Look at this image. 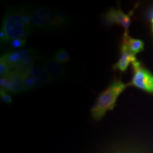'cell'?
Instances as JSON below:
<instances>
[{"label":"cell","instance_id":"cell-3","mask_svg":"<svg viewBox=\"0 0 153 153\" xmlns=\"http://www.w3.org/2000/svg\"><path fill=\"white\" fill-rule=\"evenodd\" d=\"M30 18L33 27L41 30L54 29L65 24V15L53 9L40 7L29 9Z\"/></svg>","mask_w":153,"mask_h":153},{"label":"cell","instance_id":"cell-17","mask_svg":"<svg viewBox=\"0 0 153 153\" xmlns=\"http://www.w3.org/2000/svg\"><path fill=\"white\" fill-rule=\"evenodd\" d=\"M151 22H152V30H153V17L152 18V20H151Z\"/></svg>","mask_w":153,"mask_h":153},{"label":"cell","instance_id":"cell-6","mask_svg":"<svg viewBox=\"0 0 153 153\" xmlns=\"http://www.w3.org/2000/svg\"><path fill=\"white\" fill-rule=\"evenodd\" d=\"M132 12L126 14L121 9L111 8L105 14V22L108 24H117L128 31L131 22Z\"/></svg>","mask_w":153,"mask_h":153},{"label":"cell","instance_id":"cell-11","mask_svg":"<svg viewBox=\"0 0 153 153\" xmlns=\"http://www.w3.org/2000/svg\"><path fill=\"white\" fill-rule=\"evenodd\" d=\"M27 72L36 80L40 87L53 82L42 65L34 64L28 69Z\"/></svg>","mask_w":153,"mask_h":153},{"label":"cell","instance_id":"cell-16","mask_svg":"<svg viewBox=\"0 0 153 153\" xmlns=\"http://www.w3.org/2000/svg\"><path fill=\"white\" fill-rule=\"evenodd\" d=\"M0 96H1V100L4 104H9L12 102V98L11 94L7 91L4 90H0Z\"/></svg>","mask_w":153,"mask_h":153},{"label":"cell","instance_id":"cell-2","mask_svg":"<svg viewBox=\"0 0 153 153\" xmlns=\"http://www.w3.org/2000/svg\"><path fill=\"white\" fill-rule=\"evenodd\" d=\"M131 84H125L120 81H115L99 96L91 110L94 119L100 120L107 111L112 110L116 106V101L120 94Z\"/></svg>","mask_w":153,"mask_h":153},{"label":"cell","instance_id":"cell-5","mask_svg":"<svg viewBox=\"0 0 153 153\" xmlns=\"http://www.w3.org/2000/svg\"><path fill=\"white\" fill-rule=\"evenodd\" d=\"M133 75L131 85L146 92L153 94V75L136 60L132 64Z\"/></svg>","mask_w":153,"mask_h":153},{"label":"cell","instance_id":"cell-1","mask_svg":"<svg viewBox=\"0 0 153 153\" xmlns=\"http://www.w3.org/2000/svg\"><path fill=\"white\" fill-rule=\"evenodd\" d=\"M33 28L29 9H9L3 19L1 42L8 43L16 38H26L33 31Z\"/></svg>","mask_w":153,"mask_h":153},{"label":"cell","instance_id":"cell-13","mask_svg":"<svg viewBox=\"0 0 153 153\" xmlns=\"http://www.w3.org/2000/svg\"><path fill=\"white\" fill-rule=\"evenodd\" d=\"M53 58H54L57 62L60 63V64L62 65L70 62V60H71V59H70V54L68 53V51L63 48L59 49L58 51L55 53Z\"/></svg>","mask_w":153,"mask_h":153},{"label":"cell","instance_id":"cell-12","mask_svg":"<svg viewBox=\"0 0 153 153\" xmlns=\"http://www.w3.org/2000/svg\"><path fill=\"white\" fill-rule=\"evenodd\" d=\"M24 85H25V91H28L33 90L34 89H37L40 87L39 85L36 80L31 75H30L27 72L25 73V79H24Z\"/></svg>","mask_w":153,"mask_h":153},{"label":"cell","instance_id":"cell-9","mask_svg":"<svg viewBox=\"0 0 153 153\" xmlns=\"http://www.w3.org/2000/svg\"><path fill=\"white\" fill-rule=\"evenodd\" d=\"M137 60L135 56L124 46L120 47V55L118 62L114 65V70L120 72H125L130 64H133Z\"/></svg>","mask_w":153,"mask_h":153},{"label":"cell","instance_id":"cell-10","mask_svg":"<svg viewBox=\"0 0 153 153\" xmlns=\"http://www.w3.org/2000/svg\"><path fill=\"white\" fill-rule=\"evenodd\" d=\"M121 45L127 48L134 55L143 51L144 49V43L141 40L131 38L128 31H125L123 34Z\"/></svg>","mask_w":153,"mask_h":153},{"label":"cell","instance_id":"cell-15","mask_svg":"<svg viewBox=\"0 0 153 153\" xmlns=\"http://www.w3.org/2000/svg\"><path fill=\"white\" fill-rule=\"evenodd\" d=\"M11 72V70L10 66L4 60V59L2 57H1V59H0V76L3 77V76L10 73Z\"/></svg>","mask_w":153,"mask_h":153},{"label":"cell","instance_id":"cell-7","mask_svg":"<svg viewBox=\"0 0 153 153\" xmlns=\"http://www.w3.org/2000/svg\"><path fill=\"white\" fill-rule=\"evenodd\" d=\"M25 73L26 72L11 71L9 74L8 84L4 91L10 94H16L25 91Z\"/></svg>","mask_w":153,"mask_h":153},{"label":"cell","instance_id":"cell-14","mask_svg":"<svg viewBox=\"0 0 153 153\" xmlns=\"http://www.w3.org/2000/svg\"><path fill=\"white\" fill-rule=\"evenodd\" d=\"M7 44H8L10 48L16 51V50L22 49V48L26 45V38H16V39L11 41Z\"/></svg>","mask_w":153,"mask_h":153},{"label":"cell","instance_id":"cell-8","mask_svg":"<svg viewBox=\"0 0 153 153\" xmlns=\"http://www.w3.org/2000/svg\"><path fill=\"white\" fill-rule=\"evenodd\" d=\"M42 66L53 81L60 79L65 75V69L62 64L57 62L54 58L48 59Z\"/></svg>","mask_w":153,"mask_h":153},{"label":"cell","instance_id":"cell-4","mask_svg":"<svg viewBox=\"0 0 153 153\" xmlns=\"http://www.w3.org/2000/svg\"><path fill=\"white\" fill-rule=\"evenodd\" d=\"M10 66L11 71L26 72L36 60V53L31 49L22 48L11 51L2 56Z\"/></svg>","mask_w":153,"mask_h":153}]
</instances>
